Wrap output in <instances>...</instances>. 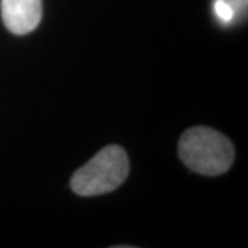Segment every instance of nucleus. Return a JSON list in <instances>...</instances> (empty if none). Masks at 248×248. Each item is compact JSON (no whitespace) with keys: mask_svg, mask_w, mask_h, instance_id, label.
I'll return each instance as SVG.
<instances>
[{"mask_svg":"<svg viewBox=\"0 0 248 248\" xmlns=\"http://www.w3.org/2000/svg\"><path fill=\"white\" fill-rule=\"evenodd\" d=\"M179 157L189 169L202 175H221L231 169L234 148L223 134L208 127H195L179 140Z\"/></svg>","mask_w":248,"mask_h":248,"instance_id":"f257e3e1","label":"nucleus"},{"mask_svg":"<svg viewBox=\"0 0 248 248\" xmlns=\"http://www.w3.org/2000/svg\"><path fill=\"white\" fill-rule=\"evenodd\" d=\"M128 171L130 163L123 148L109 145L73 174L71 187L79 196L105 195L123 184Z\"/></svg>","mask_w":248,"mask_h":248,"instance_id":"f03ea898","label":"nucleus"},{"mask_svg":"<svg viewBox=\"0 0 248 248\" xmlns=\"http://www.w3.org/2000/svg\"><path fill=\"white\" fill-rule=\"evenodd\" d=\"M1 18L14 35H27L35 31L42 19V0H1Z\"/></svg>","mask_w":248,"mask_h":248,"instance_id":"7ed1b4c3","label":"nucleus"},{"mask_svg":"<svg viewBox=\"0 0 248 248\" xmlns=\"http://www.w3.org/2000/svg\"><path fill=\"white\" fill-rule=\"evenodd\" d=\"M214 11H215L217 17L219 18V21L223 24L232 22L234 19V14H236L228 0H215Z\"/></svg>","mask_w":248,"mask_h":248,"instance_id":"20e7f679","label":"nucleus"}]
</instances>
